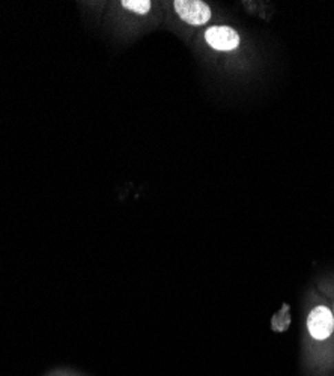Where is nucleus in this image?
I'll return each instance as SVG.
<instances>
[{
  "instance_id": "obj_4",
  "label": "nucleus",
  "mask_w": 334,
  "mask_h": 376,
  "mask_svg": "<svg viewBox=\"0 0 334 376\" xmlns=\"http://www.w3.org/2000/svg\"><path fill=\"white\" fill-rule=\"evenodd\" d=\"M122 5H124L127 10L140 15L146 14L151 10V2H148V0H124Z\"/></svg>"
},
{
  "instance_id": "obj_1",
  "label": "nucleus",
  "mask_w": 334,
  "mask_h": 376,
  "mask_svg": "<svg viewBox=\"0 0 334 376\" xmlns=\"http://www.w3.org/2000/svg\"><path fill=\"white\" fill-rule=\"evenodd\" d=\"M174 5L179 19L191 26H202L211 19L209 6L199 0H176Z\"/></svg>"
},
{
  "instance_id": "obj_3",
  "label": "nucleus",
  "mask_w": 334,
  "mask_h": 376,
  "mask_svg": "<svg viewBox=\"0 0 334 376\" xmlns=\"http://www.w3.org/2000/svg\"><path fill=\"white\" fill-rule=\"evenodd\" d=\"M207 43L220 52L235 50L240 44V36L232 28L214 26L205 32Z\"/></svg>"
},
{
  "instance_id": "obj_2",
  "label": "nucleus",
  "mask_w": 334,
  "mask_h": 376,
  "mask_svg": "<svg viewBox=\"0 0 334 376\" xmlns=\"http://www.w3.org/2000/svg\"><path fill=\"white\" fill-rule=\"evenodd\" d=\"M307 326L312 337L317 340H325L334 330V316L331 310L320 306L312 310V313L307 317Z\"/></svg>"
}]
</instances>
